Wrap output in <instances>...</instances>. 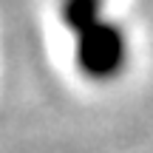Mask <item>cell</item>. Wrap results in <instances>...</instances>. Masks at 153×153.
<instances>
[{
  "label": "cell",
  "instance_id": "obj_1",
  "mask_svg": "<svg viewBox=\"0 0 153 153\" xmlns=\"http://www.w3.org/2000/svg\"><path fill=\"white\" fill-rule=\"evenodd\" d=\"M102 11L105 0H60V17L74 37L76 65L94 82L114 79L128 65V37Z\"/></svg>",
  "mask_w": 153,
  "mask_h": 153
}]
</instances>
